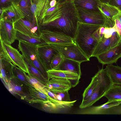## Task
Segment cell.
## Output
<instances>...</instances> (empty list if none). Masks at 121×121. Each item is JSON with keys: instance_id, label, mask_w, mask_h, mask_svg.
<instances>
[{"instance_id": "obj_1", "label": "cell", "mask_w": 121, "mask_h": 121, "mask_svg": "<svg viewBox=\"0 0 121 121\" xmlns=\"http://www.w3.org/2000/svg\"><path fill=\"white\" fill-rule=\"evenodd\" d=\"M56 9L49 7L41 24L42 29L64 34L74 39L79 19L77 10L72 0L58 3Z\"/></svg>"}, {"instance_id": "obj_2", "label": "cell", "mask_w": 121, "mask_h": 121, "mask_svg": "<svg viewBox=\"0 0 121 121\" xmlns=\"http://www.w3.org/2000/svg\"><path fill=\"white\" fill-rule=\"evenodd\" d=\"M101 26L78 22L74 40L75 43L90 59L99 41L94 37L95 32Z\"/></svg>"}, {"instance_id": "obj_3", "label": "cell", "mask_w": 121, "mask_h": 121, "mask_svg": "<svg viewBox=\"0 0 121 121\" xmlns=\"http://www.w3.org/2000/svg\"><path fill=\"white\" fill-rule=\"evenodd\" d=\"M98 81L93 94L86 101L82 102L79 106L81 109L88 107L92 105L104 95L113 85L111 79L105 69L99 70Z\"/></svg>"}, {"instance_id": "obj_4", "label": "cell", "mask_w": 121, "mask_h": 121, "mask_svg": "<svg viewBox=\"0 0 121 121\" xmlns=\"http://www.w3.org/2000/svg\"><path fill=\"white\" fill-rule=\"evenodd\" d=\"M18 48L23 57L28 61L39 71L48 81L49 78L46 71L41 62L37 52V46L19 41Z\"/></svg>"}, {"instance_id": "obj_5", "label": "cell", "mask_w": 121, "mask_h": 121, "mask_svg": "<svg viewBox=\"0 0 121 121\" xmlns=\"http://www.w3.org/2000/svg\"><path fill=\"white\" fill-rule=\"evenodd\" d=\"M0 41V58L6 59L26 73L29 74L22 54L11 45Z\"/></svg>"}, {"instance_id": "obj_6", "label": "cell", "mask_w": 121, "mask_h": 121, "mask_svg": "<svg viewBox=\"0 0 121 121\" xmlns=\"http://www.w3.org/2000/svg\"><path fill=\"white\" fill-rule=\"evenodd\" d=\"M50 44L65 59L73 60L81 63L90 60L75 43L66 44Z\"/></svg>"}, {"instance_id": "obj_7", "label": "cell", "mask_w": 121, "mask_h": 121, "mask_svg": "<svg viewBox=\"0 0 121 121\" xmlns=\"http://www.w3.org/2000/svg\"><path fill=\"white\" fill-rule=\"evenodd\" d=\"M76 9L79 22L104 26L106 19L100 11H90L80 8Z\"/></svg>"}, {"instance_id": "obj_8", "label": "cell", "mask_w": 121, "mask_h": 121, "mask_svg": "<svg viewBox=\"0 0 121 121\" xmlns=\"http://www.w3.org/2000/svg\"><path fill=\"white\" fill-rule=\"evenodd\" d=\"M15 29L23 34L35 37H41L42 29L36 22H31L24 18L13 24Z\"/></svg>"}, {"instance_id": "obj_9", "label": "cell", "mask_w": 121, "mask_h": 121, "mask_svg": "<svg viewBox=\"0 0 121 121\" xmlns=\"http://www.w3.org/2000/svg\"><path fill=\"white\" fill-rule=\"evenodd\" d=\"M41 37L47 43L66 44L75 43L74 39L64 34L46 29L42 30Z\"/></svg>"}, {"instance_id": "obj_10", "label": "cell", "mask_w": 121, "mask_h": 121, "mask_svg": "<svg viewBox=\"0 0 121 121\" xmlns=\"http://www.w3.org/2000/svg\"><path fill=\"white\" fill-rule=\"evenodd\" d=\"M37 52L39 59L46 71L51 70V61L56 54L59 53L50 44L37 46Z\"/></svg>"}, {"instance_id": "obj_11", "label": "cell", "mask_w": 121, "mask_h": 121, "mask_svg": "<svg viewBox=\"0 0 121 121\" xmlns=\"http://www.w3.org/2000/svg\"><path fill=\"white\" fill-rule=\"evenodd\" d=\"M0 19L13 24L24 16L17 3L12 2L9 6L2 8Z\"/></svg>"}, {"instance_id": "obj_12", "label": "cell", "mask_w": 121, "mask_h": 121, "mask_svg": "<svg viewBox=\"0 0 121 121\" xmlns=\"http://www.w3.org/2000/svg\"><path fill=\"white\" fill-rule=\"evenodd\" d=\"M121 103V100H108L105 103L97 106L89 107L77 111L76 113L84 114H108L110 109L112 107Z\"/></svg>"}, {"instance_id": "obj_13", "label": "cell", "mask_w": 121, "mask_h": 121, "mask_svg": "<svg viewBox=\"0 0 121 121\" xmlns=\"http://www.w3.org/2000/svg\"><path fill=\"white\" fill-rule=\"evenodd\" d=\"M16 30L13 24L1 19L0 20V40L11 45L16 40Z\"/></svg>"}, {"instance_id": "obj_14", "label": "cell", "mask_w": 121, "mask_h": 121, "mask_svg": "<svg viewBox=\"0 0 121 121\" xmlns=\"http://www.w3.org/2000/svg\"><path fill=\"white\" fill-rule=\"evenodd\" d=\"M50 0H31V10L37 23L41 24L48 9Z\"/></svg>"}, {"instance_id": "obj_15", "label": "cell", "mask_w": 121, "mask_h": 121, "mask_svg": "<svg viewBox=\"0 0 121 121\" xmlns=\"http://www.w3.org/2000/svg\"><path fill=\"white\" fill-rule=\"evenodd\" d=\"M96 57L99 62L103 65L116 63L121 57V41L116 46L110 48Z\"/></svg>"}, {"instance_id": "obj_16", "label": "cell", "mask_w": 121, "mask_h": 121, "mask_svg": "<svg viewBox=\"0 0 121 121\" xmlns=\"http://www.w3.org/2000/svg\"><path fill=\"white\" fill-rule=\"evenodd\" d=\"M7 86L9 91L18 95L22 99L30 103L31 98L29 92L26 91V87H28L14 77L10 80Z\"/></svg>"}, {"instance_id": "obj_17", "label": "cell", "mask_w": 121, "mask_h": 121, "mask_svg": "<svg viewBox=\"0 0 121 121\" xmlns=\"http://www.w3.org/2000/svg\"><path fill=\"white\" fill-rule=\"evenodd\" d=\"M45 86L51 91H69L72 87L71 83L69 80L54 77L49 78Z\"/></svg>"}, {"instance_id": "obj_18", "label": "cell", "mask_w": 121, "mask_h": 121, "mask_svg": "<svg viewBox=\"0 0 121 121\" xmlns=\"http://www.w3.org/2000/svg\"><path fill=\"white\" fill-rule=\"evenodd\" d=\"M46 72L49 78L54 77L69 80L71 83L72 87H75L78 84L81 78L76 74L66 71L51 69Z\"/></svg>"}, {"instance_id": "obj_19", "label": "cell", "mask_w": 121, "mask_h": 121, "mask_svg": "<svg viewBox=\"0 0 121 121\" xmlns=\"http://www.w3.org/2000/svg\"><path fill=\"white\" fill-rule=\"evenodd\" d=\"M0 77L7 86L10 80L13 77V64L6 59L0 58Z\"/></svg>"}, {"instance_id": "obj_20", "label": "cell", "mask_w": 121, "mask_h": 121, "mask_svg": "<svg viewBox=\"0 0 121 121\" xmlns=\"http://www.w3.org/2000/svg\"><path fill=\"white\" fill-rule=\"evenodd\" d=\"M81 63L70 59L64 58L56 70L69 71L75 73L81 77V72L80 69Z\"/></svg>"}, {"instance_id": "obj_21", "label": "cell", "mask_w": 121, "mask_h": 121, "mask_svg": "<svg viewBox=\"0 0 121 121\" xmlns=\"http://www.w3.org/2000/svg\"><path fill=\"white\" fill-rule=\"evenodd\" d=\"M77 8L94 11H100L98 7L102 2L99 0H72Z\"/></svg>"}, {"instance_id": "obj_22", "label": "cell", "mask_w": 121, "mask_h": 121, "mask_svg": "<svg viewBox=\"0 0 121 121\" xmlns=\"http://www.w3.org/2000/svg\"><path fill=\"white\" fill-rule=\"evenodd\" d=\"M28 91L31 98L30 103H37L42 104L49 102H52L56 104L52 99L48 96L35 88L29 87Z\"/></svg>"}, {"instance_id": "obj_23", "label": "cell", "mask_w": 121, "mask_h": 121, "mask_svg": "<svg viewBox=\"0 0 121 121\" xmlns=\"http://www.w3.org/2000/svg\"><path fill=\"white\" fill-rule=\"evenodd\" d=\"M113 84L121 85V67L108 65L105 69Z\"/></svg>"}, {"instance_id": "obj_24", "label": "cell", "mask_w": 121, "mask_h": 121, "mask_svg": "<svg viewBox=\"0 0 121 121\" xmlns=\"http://www.w3.org/2000/svg\"><path fill=\"white\" fill-rule=\"evenodd\" d=\"M16 40L23 41L37 46L46 44L41 37H35L26 35L16 30Z\"/></svg>"}, {"instance_id": "obj_25", "label": "cell", "mask_w": 121, "mask_h": 121, "mask_svg": "<svg viewBox=\"0 0 121 121\" xmlns=\"http://www.w3.org/2000/svg\"><path fill=\"white\" fill-rule=\"evenodd\" d=\"M17 4L23 14L25 19L31 22H36L31 11V0H20Z\"/></svg>"}, {"instance_id": "obj_26", "label": "cell", "mask_w": 121, "mask_h": 121, "mask_svg": "<svg viewBox=\"0 0 121 121\" xmlns=\"http://www.w3.org/2000/svg\"><path fill=\"white\" fill-rule=\"evenodd\" d=\"M98 9L105 17L112 19L120 10L117 7L109 3H102Z\"/></svg>"}, {"instance_id": "obj_27", "label": "cell", "mask_w": 121, "mask_h": 121, "mask_svg": "<svg viewBox=\"0 0 121 121\" xmlns=\"http://www.w3.org/2000/svg\"><path fill=\"white\" fill-rule=\"evenodd\" d=\"M110 37L105 38L104 35L98 41L93 52L92 57H96L111 48Z\"/></svg>"}, {"instance_id": "obj_28", "label": "cell", "mask_w": 121, "mask_h": 121, "mask_svg": "<svg viewBox=\"0 0 121 121\" xmlns=\"http://www.w3.org/2000/svg\"><path fill=\"white\" fill-rule=\"evenodd\" d=\"M104 96L108 100H121V85L113 84Z\"/></svg>"}, {"instance_id": "obj_29", "label": "cell", "mask_w": 121, "mask_h": 121, "mask_svg": "<svg viewBox=\"0 0 121 121\" xmlns=\"http://www.w3.org/2000/svg\"><path fill=\"white\" fill-rule=\"evenodd\" d=\"M98 81V73L97 72L92 78L91 83L84 91L82 102L86 101L91 97L97 85Z\"/></svg>"}, {"instance_id": "obj_30", "label": "cell", "mask_w": 121, "mask_h": 121, "mask_svg": "<svg viewBox=\"0 0 121 121\" xmlns=\"http://www.w3.org/2000/svg\"><path fill=\"white\" fill-rule=\"evenodd\" d=\"M23 58L29 74L37 78L45 85L48 82V80L43 77L37 68L27 59Z\"/></svg>"}, {"instance_id": "obj_31", "label": "cell", "mask_w": 121, "mask_h": 121, "mask_svg": "<svg viewBox=\"0 0 121 121\" xmlns=\"http://www.w3.org/2000/svg\"><path fill=\"white\" fill-rule=\"evenodd\" d=\"M24 73L28 81L33 87L47 95L45 91L46 86L39 79L30 74H27L25 72Z\"/></svg>"}, {"instance_id": "obj_32", "label": "cell", "mask_w": 121, "mask_h": 121, "mask_svg": "<svg viewBox=\"0 0 121 121\" xmlns=\"http://www.w3.org/2000/svg\"><path fill=\"white\" fill-rule=\"evenodd\" d=\"M25 72L20 68L13 65V77L16 78L24 85L30 87H33L28 81L24 73Z\"/></svg>"}, {"instance_id": "obj_33", "label": "cell", "mask_w": 121, "mask_h": 121, "mask_svg": "<svg viewBox=\"0 0 121 121\" xmlns=\"http://www.w3.org/2000/svg\"><path fill=\"white\" fill-rule=\"evenodd\" d=\"M110 28V32L111 36L110 37V46L112 48L118 45L121 41V37L117 32L116 26L115 24L114 26Z\"/></svg>"}, {"instance_id": "obj_34", "label": "cell", "mask_w": 121, "mask_h": 121, "mask_svg": "<svg viewBox=\"0 0 121 121\" xmlns=\"http://www.w3.org/2000/svg\"><path fill=\"white\" fill-rule=\"evenodd\" d=\"M64 59L62 55L60 53L55 55L52 58L51 62L50 67L51 69H56Z\"/></svg>"}, {"instance_id": "obj_35", "label": "cell", "mask_w": 121, "mask_h": 121, "mask_svg": "<svg viewBox=\"0 0 121 121\" xmlns=\"http://www.w3.org/2000/svg\"><path fill=\"white\" fill-rule=\"evenodd\" d=\"M51 91L55 94L59 96L63 101L70 102L71 101L68 93V91Z\"/></svg>"}, {"instance_id": "obj_36", "label": "cell", "mask_w": 121, "mask_h": 121, "mask_svg": "<svg viewBox=\"0 0 121 121\" xmlns=\"http://www.w3.org/2000/svg\"><path fill=\"white\" fill-rule=\"evenodd\" d=\"M20 0H0V9L5 8L10 5L12 2L17 3Z\"/></svg>"}, {"instance_id": "obj_37", "label": "cell", "mask_w": 121, "mask_h": 121, "mask_svg": "<svg viewBox=\"0 0 121 121\" xmlns=\"http://www.w3.org/2000/svg\"><path fill=\"white\" fill-rule=\"evenodd\" d=\"M108 114H121V103L111 108L109 110Z\"/></svg>"}, {"instance_id": "obj_38", "label": "cell", "mask_w": 121, "mask_h": 121, "mask_svg": "<svg viewBox=\"0 0 121 121\" xmlns=\"http://www.w3.org/2000/svg\"><path fill=\"white\" fill-rule=\"evenodd\" d=\"M106 22L104 26L105 27L112 28L115 24V22L113 19L105 17Z\"/></svg>"}, {"instance_id": "obj_39", "label": "cell", "mask_w": 121, "mask_h": 121, "mask_svg": "<svg viewBox=\"0 0 121 121\" xmlns=\"http://www.w3.org/2000/svg\"><path fill=\"white\" fill-rule=\"evenodd\" d=\"M113 20L115 22L117 29V32L119 35L121 37V24L119 20L117 19H115Z\"/></svg>"}, {"instance_id": "obj_40", "label": "cell", "mask_w": 121, "mask_h": 121, "mask_svg": "<svg viewBox=\"0 0 121 121\" xmlns=\"http://www.w3.org/2000/svg\"><path fill=\"white\" fill-rule=\"evenodd\" d=\"M109 3L119 8L121 5V0H110Z\"/></svg>"}, {"instance_id": "obj_41", "label": "cell", "mask_w": 121, "mask_h": 121, "mask_svg": "<svg viewBox=\"0 0 121 121\" xmlns=\"http://www.w3.org/2000/svg\"><path fill=\"white\" fill-rule=\"evenodd\" d=\"M104 37L107 38L111 37V35L110 32V28L107 27H105V29L104 32Z\"/></svg>"}, {"instance_id": "obj_42", "label": "cell", "mask_w": 121, "mask_h": 121, "mask_svg": "<svg viewBox=\"0 0 121 121\" xmlns=\"http://www.w3.org/2000/svg\"><path fill=\"white\" fill-rule=\"evenodd\" d=\"M116 18L118 19L121 24V10H120L118 13L112 17L113 19Z\"/></svg>"}, {"instance_id": "obj_43", "label": "cell", "mask_w": 121, "mask_h": 121, "mask_svg": "<svg viewBox=\"0 0 121 121\" xmlns=\"http://www.w3.org/2000/svg\"><path fill=\"white\" fill-rule=\"evenodd\" d=\"M105 29L104 26H102L100 28L99 33L100 39L102 38L104 35V32Z\"/></svg>"}, {"instance_id": "obj_44", "label": "cell", "mask_w": 121, "mask_h": 121, "mask_svg": "<svg viewBox=\"0 0 121 121\" xmlns=\"http://www.w3.org/2000/svg\"><path fill=\"white\" fill-rule=\"evenodd\" d=\"M57 2L56 0H50L49 5L51 7H53L57 4Z\"/></svg>"}, {"instance_id": "obj_45", "label": "cell", "mask_w": 121, "mask_h": 121, "mask_svg": "<svg viewBox=\"0 0 121 121\" xmlns=\"http://www.w3.org/2000/svg\"><path fill=\"white\" fill-rule=\"evenodd\" d=\"M71 0H60L58 2H57L59 3H61Z\"/></svg>"}, {"instance_id": "obj_46", "label": "cell", "mask_w": 121, "mask_h": 121, "mask_svg": "<svg viewBox=\"0 0 121 121\" xmlns=\"http://www.w3.org/2000/svg\"><path fill=\"white\" fill-rule=\"evenodd\" d=\"M102 2L103 3H109L110 0H99Z\"/></svg>"}, {"instance_id": "obj_47", "label": "cell", "mask_w": 121, "mask_h": 121, "mask_svg": "<svg viewBox=\"0 0 121 121\" xmlns=\"http://www.w3.org/2000/svg\"><path fill=\"white\" fill-rule=\"evenodd\" d=\"M119 8L120 9V10H121V5Z\"/></svg>"}, {"instance_id": "obj_48", "label": "cell", "mask_w": 121, "mask_h": 121, "mask_svg": "<svg viewBox=\"0 0 121 121\" xmlns=\"http://www.w3.org/2000/svg\"><path fill=\"white\" fill-rule=\"evenodd\" d=\"M57 1V2H58V1H59L60 0H56Z\"/></svg>"}, {"instance_id": "obj_49", "label": "cell", "mask_w": 121, "mask_h": 121, "mask_svg": "<svg viewBox=\"0 0 121 121\" xmlns=\"http://www.w3.org/2000/svg\"></svg>"}]
</instances>
